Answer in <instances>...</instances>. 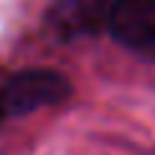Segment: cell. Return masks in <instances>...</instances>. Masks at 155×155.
<instances>
[{
	"mask_svg": "<svg viewBox=\"0 0 155 155\" xmlns=\"http://www.w3.org/2000/svg\"><path fill=\"white\" fill-rule=\"evenodd\" d=\"M70 96V83L52 70H23L0 85V101L8 116H21L41 106H54Z\"/></svg>",
	"mask_w": 155,
	"mask_h": 155,
	"instance_id": "6da1fadb",
	"label": "cell"
},
{
	"mask_svg": "<svg viewBox=\"0 0 155 155\" xmlns=\"http://www.w3.org/2000/svg\"><path fill=\"white\" fill-rule=\"evenodd\" d=\"M109 0H52L47 26L60 39H80L109 26Z\"/></svg>",
	"mask_w": 155,
	"mask_h": 155,
	"instance_id": "7a4b0ae2",
	"label": "cell"
},
{
	"mask_svg": "<svg viewBox=\"0 0 155 155\" xmlns=\"http://www.w3.org/2000/svg\"><path fill=\"white\" fill-rule=\"evenodd\" d=\"M109 31L124 47L155 44V0H114Z\"/></svg>",
	"mask_w": 155,
	"mask_h": 155,
	"instance_id": "3957f363",
	"label": "cell"
},
{
	"mask_svg": "<svg viewBox=\"0 0 155 155\" xmlns=\"http://www.w3.org/2000/svg\"><path fill=\"white\" fill-rule=\"evenodd\" d=\"M3 116H8V114H5V109H3V101H0V122H3Z\"/></svg>",
	"mask_w": 155,
	"mask_h": 155,
	"instance_id": "277c9868",
	"label": "cell"
}]
</instances>
